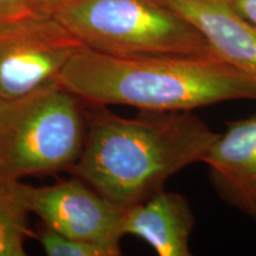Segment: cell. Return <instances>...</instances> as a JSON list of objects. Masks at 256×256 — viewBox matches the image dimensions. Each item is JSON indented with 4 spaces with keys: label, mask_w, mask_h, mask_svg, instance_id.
Masks as SVG:
<instances>
[{
    "label": "cell",
    "mask_w": 256,
    "mask_h": 256,
    "mask_svg": "<svg viewBox=\"0 0 256 256\" xmlns=\"http://www.w3.org/2000/svg\"><path fill=\"white\" fill-rule=\"evenodd\" d=\"M18 188L28 210L40 217L48 228L101 246L113 256L121 255L126 208L102 196L81 178L40 188L19 180Z\"/></svg>",
    "instance_id": "cell-5"
},
{
    "label": "cell",
    "mask_w": 256,
    "mask_h": 256,
    "mask_svg": "<svg viewBox=\"0 0 256 256\" xmlns=\"http://www.w3.org/2000/svg\"><path fill=\"white\" fill-rule=\"evenodd\" d=\"M37 17L24 0H0V30L16 26Z\"/></svg>",
    "instance_id": "cell-12"
},
{
    "label": "cell",
    "mask_w": 256,
    "mask_h": 256,
    "mask_svg": "<svg viewBox=\"0 0 256 256\" xmlns=\"http://www.w3.org/2000/svg\"><path fill=\"white\" fill-rule=\"evenodd\" d=\"M18 182H0V256L26 255L25 241L34 236Z\"/></svg>",
    "instance_id": "cell-10"
},
{
    "label": "cell",
    "mask_w": 256,
    "mask_h": 256,
    "mask_svg": "<svg viewBox=\"0 0 256 256\" xmlns=\"http://www.w3.org/2000/svg\"><path fill=\"white\" fill-rule=\"evenodd\" d=\"M217 134L194 110H142L124 118L100 107L74 171L113 203L132 206L203 162Z\"/></svg>",
    "instance_id": "cell-1"
},
{
    "label": "cell",
    "mask_w": 256,
    "mask_h": 256,
    "mask_svg": "<svg viewBox=\"0 0 256 256\" xmlns=\"http://www.w3.org/2000/svg\"><path fill=\"white\" fill-rule=\"evenodd\" d=\"M202 162L218 196L256 223V114L226 122Z\"/></svg>",
    "instance_id": "cell-7"
},
{
    "label": "cell",
    "mask_w": 256,
    "mask_h": 256,
    "mask_svg": "<svg viewBox=\"0 0 256 256\" xmlns=\"http://www.w3.org/2000/svg\"><path fill=\"white\" fill-rule=\"evenodd\" d=\"M80 100L140 110H194L256 101V86L220 56H114L78 50L57 78Z\"/></svg>",
    "instance_id": "cell-2"
},
{
    "label": "cell",
    "mask_w": 256,
    "mask_h": 256,
    "mask_svg": "<svg viewBox=\"0 0 256 256\" xmlns=\"http://www.w3.org/2000/svg\"><path fill=\"white\" fill-rule=\"evenodd\" d=\"M40 241L49 256H113L101 246L69 238L48 226L40 232Z\"/></svg>",
    "instance_id": "cell-11"
},
{
    "label": "cell",
    "mask_w": 256,
    "mask_h": 256,
    "mask_svg": "<svg viewBox=\"0 0 256 256\" xmlns=\"http://www.w3.org/2000/svg\"><path fill=\"white\" fill-rule=\"evenodd\" d=\"M83 46L55 18L0 30V98H19L57 81Z\"/></svg>",
    "instance_id": "cell-6"
},
{
    "label": "cell",
    "mask_w": 256,
    "mask_h": 256,
    "mask_svg": "<svg viewBox=\"0 0 256 256\" xmlns=\"http://www.w3.org/2000/svg\"><path fill=\"white\" fill-rule=\"evenodd\" d=\"M80 98L58 81L0 98V182L74 166L86 140Z\"/></svg>",
    "instance_id": "cell-3"
},
{
    "label": "cell",
    "mask_w": 256,
    "mask_h": 256,
    "mask_svg": "<svg viewBox=\"0 0 256 256\" xmlns=\"http://www.w3.org/2000/svg\"><path fill=\"white\" fill-rule=\"evenodd\" d=\"M240 14L256 26V0H229Z\"/></svg>",
    "instance_id": "cell-14"
},
{
    "label": "cell",
    "mask_w": 256,
    "mask_h": 256,
    "mask_svg": "<svg viewBox=\"0 0 256 256\" xmlns=\"http://www.w3.org/2000/svg\"><path fill=\"white\" fill-rule=\"evenodd\" d=\"M194 226L196 218L186 198L162 190L126 208L122 232L124 236L144 240L159 256H190Z\"/></svg>",
    "instance_id": "cell-9"
},
{
    "label": "cell",
    "mask_w": 256,
    "mask_h": 256,
    "mask_svg": "<svg viewBox=\"0 0 256 256\" xmlns=\"http://www.w3.org/2000/svg\"><path fill=\"white\" fill-rule=\"evenodd\" d=\"M52 18L83 46L107 55H216L198 28L162 0H76Z\"/></svg>",
    "instance_id": "cell-4"
},
{
    "label": "cell",
    "mask_w": 256,
    "mask_h": 256,
    "mask_svg": "<svg viewBox=\"0 0 256 256\" xmlns=\"http://www.w3.org/2000/svg\"><path fill=\"white\" fill-rule=\"evenodd\" d=\"M74 2L76 0H24L28 8L40 18H52Z\"/></svg>",
    "instance_id": "cell-13"
},
{
    "label": "cell",
    "mask_w": 256,
    "mask_h": 256,
    "mask_svg": "<svg viewBox=\"0 0 256 256\" xmlns=\"http://www.w3.org/2000/svg\"><path fill=\"white\" fill-rule=\"evenodd\" d=\"M206 37L217 56L256 86V26L229 0H162Z\"/></svg>",
    "instance_id": "cell-8"
}]
</instances>
